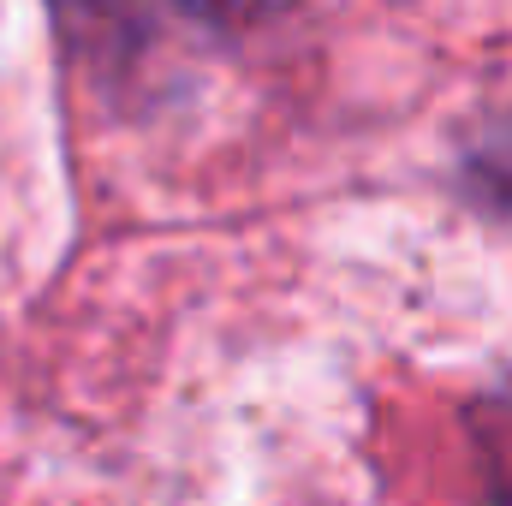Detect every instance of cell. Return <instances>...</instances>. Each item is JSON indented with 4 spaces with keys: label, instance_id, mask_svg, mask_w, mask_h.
Returning a JSON list of instances; mask_svg holds the SVG:
<instances>
[{
    "label": "cell",
    "instance_id": "cell-1",
    "mask_svg": "<svg viewBox=\"0 0 512 506\" xmlns=\"http://www.w3.org/2000/svg\"><path fill=\"white\" fill-rule=\"evenodd\" d=\"M203 18H215V24H256V18H268V12H280L286 0H191Z\"/></svg>",
    "mask_w": 512,
    "mask_h": 506
}]
</instances>
